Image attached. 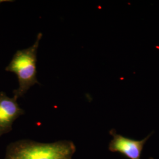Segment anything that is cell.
<instances>
[{
    "label": "cell",
    "mask_w": 159,
    "mask_h": 159,
    "mask_svg": "<svg viewBox=\"0 0 159 159\" xmlns=\"http://www.w3.org/2000/svg\"><path fill=\"white\" fill-rule=\"evenodd\" d=\"M75 151L74 143L69 140L40 143L21 140L8 146L5 159H72Z\"/></svg>",
    "instance_id": "obj_1"
},
{
    "label": "cell",
    "mask_w": 159,
    "mask_h": 159,
    "mask_svg": "<svg viewBox=\"0 0 159 159\" xmlns=\"http://www.w3.org/2000/svg\"><path fill=\"white\" fill-rule=\"evenodd\" d=\"M42 34L37 35L34 44L28 48L18 50L6 68L8 72L16 74L19 87L14 90V97H23L29 89L35 84H39L37 79V53Z\"/></svg>",
    "instance_id": "obj_2"
},
{
    "label": "cell",
    "mask_w": 159,
    "mask_h": 159,
    "mask_svg": "<svg viewBox=\"0 0 159 159\" xmlns=\"http://www.w3.org/2000/svg\"><path fill=\"white\" fill-rule=\"evenodd\" d=\"M113 136L108 145V149L111 152H119L130 159H141L143 148L152 134L141 140H136L117 134L114 130L110 131Z\"/></svg>",
    "instance_id": "obj_3"
},
{
    "label": "cell",
    "mask_w": 159,
    "mask_h": 159,
    "mask_svg": "<svg viewBox=\"0 0 159 159\" xmlns=\"http://www.w3.org/2000/svg\"><path fill=\"white\" fill-rule=\"evenodd\" d=\"M17 98L0 92V137L11 131L16 120L24 113L17 103Z\"/></svg>",
    "instance_id": "obj_4"
},
{
    "label": "cell",
    "mask_w": 159,
    "mask_h": 159,
    "mask_svg": "<svg viewBox=\"0 0 159 159\" xmlns=\"http://www.w3.org/2000/svg\"><path fill=\"white\" fill-rule=\"evenodd\" d=\"M4 2H12L11 0H0V4Z\"/></svg>",
    "instance_id": "obj_5"
}]
</instances>
